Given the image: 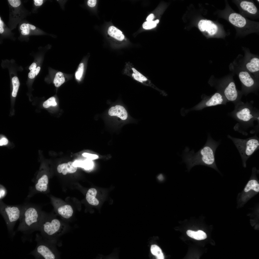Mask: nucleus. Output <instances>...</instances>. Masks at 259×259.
Wrapping results in <instances>:
<instances>
[{"instance_id": "obj_44", "label": "nucleus", "mask_w": 259, "mask_h": 259, "mask_svg": "<svg viewBox=\"0 0 259 259\" xmlns=\"http://www.w3.org/2000/svg\"><path fill=\"white\" fill-rule=\"evenodd\" d=\"M157 178L160 181H162L164 179L163 175L161 174L159 175L157 177Z\"/></svg>"}, {"instance_id": "obj_3", "label": "nucleus", "mask_w": 259, "mask_h": 259, "mask_svg": "<svg viewBox=\"0 0 259 259\" xmlns=\"http://www.w3.org/2000/svg\"><path fill=\"white\" fill-rule=\"evenodd\" d=\"M69 227L64 221L42 212L38 231L43 238L57 242V239L67 231Z\"/></svg>"}, {"instance_id": "obj_34", "label": "nucleus", "mask_w": 259, "mask_h": 259, "mask_svg": "<svg viewBox=\"0 0 259 259\" xmlns=\"http://www.w3.org/2000/svg\"><path fill=\"white\" fill-rule=\"evenodd\" d=\"M7 190L2 185H0V200L3 198L7 194Z\"/></svg>"}, {"instance_id": "obj_25", "label": "nucleus", "mask_w": 259, "mask_h": 259, "mask_svg": "<svg viewBox=\"0 0 259 259\" xmlns=\"http://www.w3.org/2000/svg\"><path fill=\"white\" fill-rule=\"evenodd\" d=\"M65 81V78L63 73L61 72H57L55 75L53 81L55 86L58 87L64 83Z\"/></svg>"}, {"instance_id": "obj_11", "label": "nucleus", "mask_w": 259, "mask_h": 259, "mask_svg": "<svg viewBox=\"0 0 259 259\" xmlns=\"http://www.w3.org/2000/svg\"><path fill=\"white\" fill-rule=\"evenodd\" d=\"M223 94L227 101L235 102L239 99V94L233 82H229L224 87Z\"/></svg>"}, {"instance_id": "obj_1", "label": "nucleus", "mask_w": 259, "mask_h": 259, "mask_svg": "<svg viewBox=\"0 0 259 259\" xmlns=\"http://www.w3.org/2000/svg\"><path fill=\"white\" fill-rule=\"evenodd\" d=\"M219 144V142L214 140L209 135L205 145L196 153H194L193 150L189 151L188 148L186 147L182 157L188 171L195 165H201L212 168L220 173L215 158L216 151Z\"/></svg>"}, {"instance_id": "obj_2", "label": "nucleus", "mask_w": 259, "mask_h": 259, "mask_svg": "<svg viewBox=\"0 0 259 259\" xmlns=\"http://www.w3.org/2000/svg\"><path fill=\"white\" fill-rule=\"evenodd\" d=\"M42 212L37 205H24L19 225L15 231L16 233L20 232L22 233L21 239L23 242L32 241L33 233L38 230Z\"/></svg>"}, {"instance_id": "obj_43", "label": "nucleus", "mask_w": 259, "mask_h": 259, "mask_svg": "<svg viewBox=\"0 0 259 259\" xmlns=\"http://www.w3.org/2000/svg\"><path fill=\"white\" fill-rule=\"evenodd\" d=\"M41 69V67L39 66L37 67L35 71V76H36L39 74Z\"/></svg>"}, {"instance_id": "obj_36", "label": "nucleus", "mask_w": 259, "mask_h": 259, "mask_svg": "<svg viewBox=\"0 0 259 259\" xmlns=\"http://www.w3.org/2000/svg\"><path fill=\"white\" fill-rule=\"evenodd\" d=\"M88 6L90 7H93L96 5L97 0H88L87 2Z\"/></svg>"}, {"instance_id": "obj_7", "label": "nucleus", "mask_w": 259, "mask_h": 259, "mask_svg": "<svg viewBox=\"0 0 259 259\" xmlns=\"http://www.w3.org/2000/svg\"><path fill=\"white\" fill-rule=\"evenodd\" d=\"M259 171L253 167L249 180L242 191L238 195L237 200L241 205L247 202L259 192V181L257 177Z\"/></svg>"}, {"instance_id": "obj_41", "label": "nucleus", "mask_w": 259, "mask_h": 259, "mask_svg": "<svg viewBox=\"0 0 259 259\" xmlns=\"http://www.w3.org/2000/svg\"><path fill=\"white\" fill-rule=\"evenodd\" d=\"M3 21L1 19V18H0V33H2L4 31V29L3 28Z\"/></svg>"}, {"instance_id": "obj_9", "label": "nucleus", "mask_w": 259, "mask_h": 259, "mask_svg": "<svg viewBox=\"0 0 259 259\" xmlns=\"http://www.w3.org/2000/svg\"><path fill=\"white\" fill-rule=\"evenodd\" d=\"M123 74L128 76L134 80L144 85L151 87L160 91L151 80L137 70L133 64L128 62L126 63L123 70Z\"/></svg>"}, {"instance_id": "obj_14", "label": "nucleus", "mask_w": 259, "mask_h": 259, "mask_svg": "<svg viewBox=\"0 0 259 259\" xmlns=\"http://www.w3.org/2000/svg\"><path fill=\"white\" fill-rule=\"evenodd\" d=\"M109 115L111 116H116L123 120L127 119L128 117L127 111L122 106L116 105L111 107L109 110Z\"/></svg>"}, {"instance_id": "obj_42", "label": "nucleus", "mask_w": 259, "mask_h": 259, "mask_svg": "<svg viewBox=\"0 0 259 259\" xmlns=\"http://www.w3.org/2000/svg\"><path fill=\"white\" fill-rule=\"evenodd\" d=\"M30 30L29 29H26L22 30L21 32V33L23 35H28L29 33Z\"/></svg>"}, {"instance_id": "obj_35", "label": "nucleus", "mask_w": 259, "mask_h": 259, "mask_svg": "<svg viewBox=\"0 0 259 259\" xmlns=\"http://www.w3.org/2000/svg\"><path fill=\"white\" fill-rule=\"evenodd\" d=\"M8 1L10 5L14 7H17L20 5L21 2L19 0H8Z\"/></svg>"}, {"instance_id": "obj_12", "label": "nucleus", "mask_w": 259, "mask_h": 259, "mask_svg": "<svg viewBox=\"0 0 259 259\" xmlns=\"http://www.w3.org/2000/svg\"><path fill=\"white\" fill-rule=\"evenodd\" d=\"M198 27L201 32H206L210 35L215 34L217 32V26L212 21L206 19H202L198 23Z\"/></svg>"}, {"instance_id": "obj_16", "label": "nucleus", "mask_w": 259, "mask_h": 259, "mask_svg": "<svg viewBox=\"0 0 259 259\" xmlns=\"http://www.w3.org/2000/svg\"><path fill=\"white\" fill-rule=\"evenodd\" d=\"M56 210L58 214L65 220L70 219L73 213L72 207L68 204L63 205L57 207Z\"/></svg>"}, {"instance_id": "obj_15", "label": "nucleus", "mask_w": 259, "mask_h": 259, "mask_svg": "<svg viewBox=\"0 0 259 259\" xmlns=\"http://www.w3.org/2000/svg\"><path fill=\"white\" fill-rule=\"evenodd\" d=\"M230 22L234 25L239 28H243L246 25L245 18L241 14L236 13L230 14L229 17Z\"/></svg>"}, {"instance_id": "obj_20", "label": "nucleus", "mask_w": 259, "mask_h": 259, "mask_svg": "<svg viewBox=\"0 0 259 259\" xmlns=\"http://www.w3.org/2000/svg\"><path fill=\"white\" fill-rule=\"evenodd\" d=\"M240 5L243 10L250 14H254L257 12L258 10L257 7L254 4L251 2L243 1L240 2Z\"/></svg>"}, {"instance_id": "obj_17", "label": "nucleus", "mask_w": 259, "mask_h": 259, "mask_svg": "<svg viewBox=\"0 0 259 259\" xmlns=\"http://www.w3.org/2000/svg\"><path fill=\"white\" fill-rule=\"evenodd\" d=\"M239 77L242 84L247 88H250L254 85V80L247 71H240L239 74Z\"/></svg>"}, {"instance_id": "obj_39", "label": "nucleus", "mask_w": 259, "mask_h": 259, "mask_svg": "<svg viewBox=\"0 0 259 259\" xmlns=\"http://www.w3.org/2000/svg\"><path fill=\"white\" fill-rule=\"evenodd\" d=\"M34 4L36 6H40L43 3V0H34Z\"/></svg>"}, {"instance_id": "obj_33", "label": "nucleus", "mask_w": 259, "mask_h": 259, "mask_svg": "<svg viewBox=\"0 0 259 259\" xmlns=\"http://www.w3.org/2000/svg\"><path fill=\"white\" fill-rule=\"evenodd\" d=\"M82 155L87 158L88 159L92 160L97 159L98 158V156L96 154H90L86 153H83Z\"/></svg>"}, {"instance_id": "obj_6", "label": "nucleus", "mask_w": 259, "mask_h": 259, "mask_svg": "<svg viewBox=\"0 0 259 259\" xmlns=\"http://www.w3.org/2000/svg\"><path fill=\"white\" fill-rule=\"evenodd\" d=\"M24 205H9L0 201V213L5 220L9 235L12 238L16 233L14 230V227L21 217Z\"/></svg>"}, {"instance_id": "obj_4", "label": "nucleus", "mask_w": 259, "mask_h": 259, "mask_svg": "<svg viewBox=\"0 0 259 259\" xmlns=\"http://www.w3.org/2000/svg\"><path fill=\"white\" fill-rule=\"evenodd\" d=\"M37 243L35 248L29 254L36 259H56L60 258V255L56 245V241L46 239L39 233L35 235Z\"/></svg>"}, {"instance_id": "obj_26", "label": "nucleus", "mask_w": 259, "mask_h": 259, "mask_svg": "<svg viewBox=\"0 0 259 259\" xmlns=\"http://www.w3.org/2000/svg\"><path fill=\"white\" fill-rule=\"evenodd\" d=\"M12 82L13 87L12 96L13 97H16L20 85L18 77L16 76L13 77L12 79Z\"/></svg>"}, {"instance_id": "obj_18", "label": "nucleus", "mask_w": 259, "mask_h": 259, "mask_svg": "<svg viewBox=\"0 0 259 259\" xmlns=\"http://www.w3.org/2000/svg\"><path fill=\"white\" fill-rule=\"evenodd\" d=\"M73 162L70 161L67 163H64L59 165L57 168L58 172L62 173L63 175H66L68 173H74L77 170V167L73 165Z\"/></svg>"}, {"instance_id": "obj_40", "label": "nucleus", "mask_w": 259, "mask_h": 259, "mask_svg": "<svg viewBox=\"0 0 259 259\" xmlns=\"http://www.w3.org/2000/svg\"><path fill=\"white\" fill-rule=\"evenodd\" d=\"M154 18V16L153 13L150 14L147 17L146 20L147 21H153Z\"/></svg>"}, {"instance_id": "obj_5", "label": "nucleus", "mask_w": 259, "mask_h": 259, "mask_svg": "<svg viewBox=\"0 0 259 259\" xmlns=\"http://www.w3.org/2000/svg\"><path fill=\"white\" fill-rule=\"evenodd\" d=\"M227 137L232 140L235 146L241 156L243 166L246 168L247 160L259 149V138L256 134L245 139L233 137L229 135Z\"/></svg>"}, {"instance_id": "obj_30", "label": "nucleus", "mask_w": 259, "mask_h": 259, "mask_svg": "<svg viewBox=\"0 0 259 259\" xmlns=\"http://www.w3.org/2000/svg\"><path fill=\"white\" fill-rule=\"evenodd\" d=\"M157 24L154 21H147L143 24L142 27L145 29H150L155 28Z\"/></svg>"}, {"instance_id": "obj_24", "label": "nucleus", "mask_w": 259, "mask_h": 259, "mask_svg": "<svg viewBox=\"0 0 259 259\" xmlns=\"http://www.w3.org/2000/svg\"><path fill=\"white\" fill-rule=\"evenodd\" d=\"M151 253L158 259H164V256L160 248L155 245L151 246L150 248Z\"/></svg>"}, {"instance_id": "obj_45", "label": "nucleus", "mask_w": 259, "mask_h": 259, "mask_svg": "<svg viewBox=\"0 0 259 259\" xmlns=\"http://www.w3.org/2000/svg\"><path fill=\"white\" fill-rule=\"evenodd\" d=\"M154 21L155 22V23L157 24L159 23V20L158 19H157L156 20H155V21Z\"/></svg>"}, {"instance_id": "obj_32", "label": "nucleus", "mask_w": 259, "mask_h": 259, "mask_svg": "<svg viewBox=\"0 0 259 259\" xmlns=\"http://www.w3.org/2000/svg\"><path fill=\"white\" fill-rule=\"evenodd\" d=\"M20 28L22 30L26 29L33 30L35 29L36 27L35 26L29 24L23 23L21 25Z\"/></svg>"}, {"instance_id": "obj_13", "label": "nucleus", "mask_w": 259, "mask_h": 259, "mask_svg": "<svg viewBox=\"0 0 259 259\" xmlns=\"http://www.w3.org/2000/svg\"><path fill=\"white\" fill-rule=\"evenodd\" d=\"M48 183V179L47 176L44 174L38 178L35 181L34 187L35 193L45 192L47 190Z\"/></svg>"}, {"instance_id": "obj_28", "label": "nucleus", "mask_w": 259, "mask_h": 259, "mask_svg": "<svg viewBox=\"0 0 259 259\" xmlns=\"http://www.w3.org/2000/svg\"><path fill=\"white\" fill-rule=\"evenodd\" d=\"M36 67V64L34 62L33 63L29 66V69L30 71L28 74V77L29 78L33 79L35 77V71Z\"/></svg>"}, {"instance_id": "obj_8", "label": "nucleus", "mask_w": 259, "mask_h": 259, "mask_svg": "<svg viewBox=\"0 0 259 259\" xmlns=\"http://www.w3.org/2000/svg\"><path fill=\"white\" fill-rule=\"evenodd\" d=\"M233 112L235 118L243 126H249L253 124L255 119L259 120V117L256 116L251 106L246 104L238 103Z\"/></svg>"}, {"instance_id": "obj_37", "label": "nucleus", "mask_w": 259, "mask_h": 259, "mask_svg": "<svg viewBox=\"0 0 259 259\" xmlns=\"http://www.w3.org/2000/svg\"><path fill=\"white\" fill-rule=\"evenodd\" d=\"M8 143V140L5 137L2 138L0 140V145L1 146L6 145Z\"/></svg>"}, {"instance_id": "obj_21", "label": "nucleus", "mask_w": 259, "mask_h": 259, "mask_svg": "<svg viewBox=\"0 0 259 259\" xmlns=\"http://www.w3.org/2000/svg\"><path fill=\"white\" fill-rule=\"evenodd\" d=\"M108 33L110 36L120 41H123L124 38L122 32L114 26H111L109 27Z\"/></svg>"}, {"instance_id": "obj_31", "label": "nucleus", "mask_w": 259, "mask_h": 259, "mask_svg": "<svg viewBox=\"0 0 259 259\" xmlns=\"http://www.w3.org/2000/svg\"><path fill=\"white\" fill-rule=\"evenodd\" d=\"M93 165L91 160L88 159L82 161V167L85 169H89L93 167Z\"/></svg>"}, {"instance_id": "obj_38", "label": "nucleus", "mask_w": 259, "mask_h": 259, "mask_svg": "<svg viewBox=\"0 0 259 259\" xmlns=\"http://www.w3.org/2000/svg\"><path fill=\"white\" fill-rule=\"evenodd\" d=\"M82 161L77 160L73 162V165L75 167H82Z\"/></svg>"}, {"instance_id": "obj_27", "label": "nucleus", "mask_w": 259, "mask_h": 259, "mask_svg": "<svg viewBox=\"0 0 259 259\" xmlns=\"http://www.w3.org/2000/svg\"><path fill=\"white\" fill-rule=\"evenodd\" d=\"M84 65L83 63H81L79 65L77 71L75 73V76L77 79L80 80L82 77L84 70Z\"/></svg>"}, {"instance_id": "obj_10", "label": "nucleus", "mask_w": 259, "mask_h": 259, "mask_svg": "<svg viewBox=\"0 0 259 259\" xmlns=\"http://www.w3.org/2000/svg\"><path fill=\"white\" fill-rule=\"evenodd\" d=\"M227 101L222 94L217 92L211 96L203 99L194 109L200 110L206 107L225 104Z\"/></svg>"}, {"instance_id": "obj_19", "label": "nucleus", "mask_w": 259, "mask_h": 259, "mask_svg": "<svg viewBox=\"0 0 259 259\" xmlns=\"http://www.w3.org/2000/svg\"><path fill=\"white\" fill-rule=\"evenodd\" d=\"M97 192L95 188H91L88 190L86 194V200L88 203L92 206H96L99 204V200L95 197Z\"/></svg>"}, {"instance_id": "obj_22", "label": "nucleus", "mask_w": 259, "mask_h": 259, "mask_svg": "<svg viewBox=\"0 0 259 259\" xmlns=\"http://www.w3.org/2000/svg\"><path fill=\"white\" fill-rule=\"evenodd\" d=\"M246 67L249 71L254 73L259 71V59L256 57L251 59L246 64Z\"/></svg>"}, {"instance_id": "obj_29", "label": "nucleus", "mask_w": 259, "mask_h": 259, "mask_svg": "<svg viewBox=\"0 0 259 259\" xmlns=\"http://www.w3.org/2000/svg\"><path fill=\"white\" fill-rule=\"evenodd\" d=\"M57 105L55 98L53 97H52L48 99L43 103V106L44 107L47 108L51 106H56Z\"/></svg>"}, {"instance_id": "obj_23", "label": "nucleus", "mask_w": 259, "mask_h": 259, "mask_svg": "<svg viewBox=\"0 0 259 259\" xmlns=\"http://www.w3.org/2000/svg\"><path fill=\"white\" fill-rule=\"evenodd\" d=\"M187 235L190 237L197 240H204L207 237L206 234L203 231L199 230L195 231L190 230L186 232Z\"/></svg>"}]
</instances>
